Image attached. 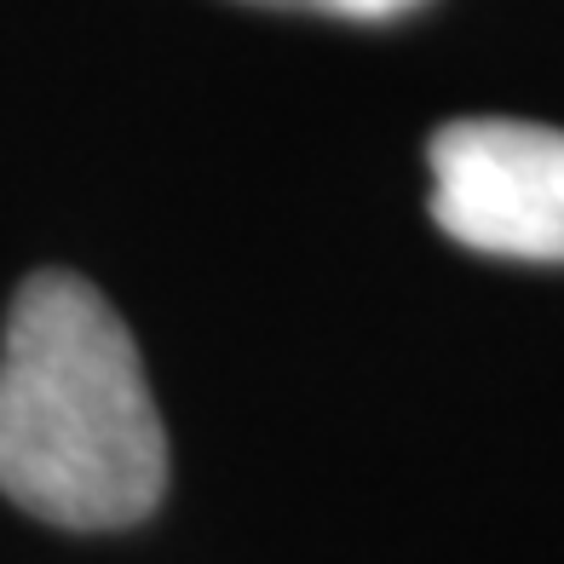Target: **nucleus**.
Returning <instances> with one entry per match:
<instances>
[{"mask_svg":"<svg viewBox=\"0 0 564 564\" xmlns=\"http://www.w3.org/2000/svg\"><path fill=\"white\" fill-rule=\"evenodd\" d=\"M260 7H305V12H335V18H403L421 0H260Z\"/></svg>","mask_w":564,"mask_h":564,"instance_id":"nucleus-3","label":"nucleus"},{"mask_svg":"<svg viewBox=\"0 0 564 564\" xmlns=\"http://www.w3.org/2000/svg\"><path fill=\"white\" fill-rule=\"evenodd\" d=\"M167 490V432L116 305L35 271L0 340V496L64 530H121Z\"/></svg>","mask_w":564,"mask_h":564,"instance_id":"nucleus-1","label":"nucleus"},{"mask_svg":"<svg viewBox=\"0 0 564 564\" xmlns=\"http://www.w3.org/2000/svg\"><path fill=\"white\" fill-rule=\"evenodd\" d=\"M432 219L473 253L564 265V127L473 116L432 133Z\"/></svg>","mask_w":564,"mask_h":564,"instance_id":"nucleus-2","label":"nucleus"}]
</instances>
